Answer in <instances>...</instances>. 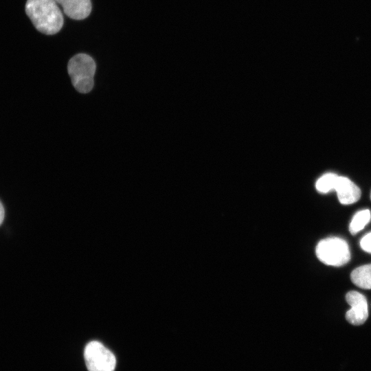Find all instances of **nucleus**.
<instances>
[{"label": "nucleus", "mask_w": 371, "mask_h": 371, "mask_svg": "<svg viewBox=\"0 0 371 371\" xmlns=\"http://www.w3.org/2000/svg\"><path fill=\"white\" fill-rule=\"evenodd\" d=\"M55 0H27L25 12L40 32L52 35L63 25V16Z\"/></svg>", "instance_id": "1"}, {"label": "nucleus", "mask_w": 371, "mask_h": 371, "mask_svg": "<svg viewBox=\"0 0 371 371\" xmlns=\"http://www.w3.org/2000/svg\"><path fill=\"white\" fill-rule=\"evenodd\" d=\"M95 68L94 60L85 54H76L69 60L68 74L77 91L87 93L91 91L94 85Z\"/></svg>", "instance_id": "2"}, {"label": "nucleus", "mask_w": 371, "mask_h": 371, "mask_svg": "<svg viewBox=\"0 0 371 371\" xmlns=\"http://www.w3.org/2000/svg\"><path fill=\"white\" fill-rule=\"evenodd\" d=\"M315 254L324 264L341 267L350 260V252L346 241L339 237H329L320 240L316 246Z\"/></svg>", "instance_id": "3"}, {"label": "nucleus", "mask_w": 371, "mask_h": 371, "mask_svg": "<svg viewBox=\"0 0 371 371\" xmlns=\"http://www.w3.org/2000/svg\"><path fill=\"white\" fill-rule=\"evenodd\" d=\"M89 371H114L116 359L113 352L98 341L89 342L84 352Z\"/></svg>", "instance_id": "4"}, {"label": "nucleus", "mask_w": 371, "mask_h": 371, "mask_svg": "<svg viewBox=\"0 0 371 371\" xmlns=\"http://www.w3.org/2000/svg\"><path fill=\"white\" fill-rule=\"evenodd\" d=\"M346 300L351 306V308L346 313V320L355 326L363 324L368 317L366 297L358 291H351L346 293Z\"/></svg>", "instance_id": "5"}, {"label": "nucleus", "mask_w": 371, "mask_h": 371, "mask_svg": "<svg viewBox=\"0 0 371 371\" xmlns=\"http://www.w3.org/2000/svg\"><path fill=\"white\" fill-rule=\"evenodd\" d=\"M340 203L350 205L359 200L361 190L350 179L339 176L335 189Z\"/></svg>", "instance_id": "6"}, {"label": "nucleus", "mask_w": 371, "mask_h": 371, "mask_svg": "<svg viewBox=\"0 0 371 371\" xmlns=\"http://www.w3.org/2000/svg\"><path fill=\"white\" fill-rule=\"evenodd\" d=\"M65 14L75 20L87 18L91 11V0H55Z\"/></svg>", "instance_id": "7"}, {"label": "nucleus", "mask_w": 371, "mask_h": 371, "mask_svg": "<svg viewBox=\"0 0 371 371\" xmlns=\"http://www.w3.org/2000/svg\"><path fill=\"white\" fill-rule=\"evenodd\" d=\"M354 284L363 289H371V264L360 266L350 273Z\"/></svg>", "instance_id": "8"}, {"label": "nucleus", "mask_w": 371, "mask_h": 371, "mask_svg": "<svg viewBox=\"0 0 371 371\" xmlns=\"http://www.w3.org/2000/svg\"><path fill=\"white\" fill-rule=\"evenodd\" d=\"M371 214L369 210H363L357 212L349 225V231L355 235L362 230L370 221Z\"/></svg>", "instance_id": "9"}, {"label": "nucleus", "mask_w": 371, "mask_h": 371, "mask_svg": "<svg viewBox=\"0 0 371 371\" xmlns=\"http://www.w3.org/2000/svg\"><path fill=\"white\" fill-rule=\"evenodd\" d=\"M339 176L329 172L322 175L315 183L316 190L320 193H327L335 189Z\"/></svg>", "instance_id": "10"}, {"label": "nucleus", "mask_w": 371, "mask_h": 371, "mask_svg": "<svg viewBox=\"0 0 371 371\" xmlns=\"http://www.w3.org/2000/svg\"><path fill=\"white\" fill-rule=\"evenodd\" d=\"M360 246L363 251L371 254V232L367 234L361 239Z\"/></svg>", "instance_id": "11"}, {"label": "nucleus", "mask_w": 371, "mask_h": 371, "mask_svg": "<svg viewBox=\"0 0 371 371\" xmlns=\"http://www.w3.org/2000/svg\"><path fill=\"white\" fill-rule=\"evenodd\" d=\"M4 214H5L4 208L3 207L2 203L0 201V225H1L3 220L4 218Z\"/></svg>", "instance_id": "12"}, {"label": "nucleus", "mask_w": 371, "mask_h": 371, "mask_svg": "<svg viewBox=\"0 0 371 371\" xmlns=\"http://www.w3.org/2000/svg\"><path fill=\"white\" fill-rule=\"evenodd\" d=\"M370 199H371V194H370Z\"/></svg>", "instance_id": "13"}]
</instances>
